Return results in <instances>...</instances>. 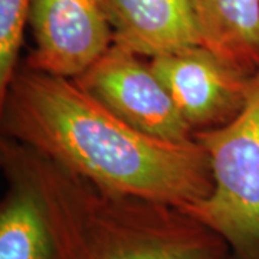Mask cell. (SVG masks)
<instances>
[{
  "instance_id": "4",
  "label": "cell",
  "mask_w": 259,
  "mask_h": 259,
  "mask_svg": "<svg viewBox=\"0 0 259 259\" xmlns=\"http://www.w3.org/2000/svg\"><path fill=\"white\" fill-rule=\"evenodd\" d=\"M83 91L121 120L154 139L194 141L164 83L144 56L114 42L83 74L74 79Z\"/></svg>"
},
{
  "instance_id": "1",
  "label": "cell",
  "mask_w": 259,
  "mask_h": 259,
  "mask_svg": "<svg viewBox=\"0 0 259 259\" xmlns=\"http://www.w3.org/2000/svg\"><path fill=\"white\" fill-rule=\"evenodd\" d=\"M2 136L118 193L180 209L213 192L210 158L196 140L170 143L141 133L74 79L20 62L0 95Z\"/></svg>"
},
{
  "instance_id": "7",
  "label": "cell",
  "mask_w": 259,
  "mask_h": 259,
  "mask_svg": "<svg viewBox=\"0 0 259 259\" xmlns=\"http://www.w3.org/2000/svg\"><path fill=\"white\" fill-rule=\"evenodd\" d=\"M114 42L144 58L199 45L189 0H101Z\"/></svg>"
},
{
  "instance_id": "8",
  "label": "cell",
  "mask_w": 259,
  "mask_h": 259,
  "mask_svg": "<svg viewBox=\"0 0 259 259\" xmlns=\"http://www.w3.org/2000/svg\"><path fill=\"white\" fill-rule=\"evenodd\" d=\"M199 45L245 76L259 71V0H189Z\"/></svg>"
},
{
  "instance_id": "6",
  "label": "cell",
  "mask_w": 259,
  "mask_h": 259,
  "mask_svg": "<svg viewBox=\"0 0 259 259\" xmlns=\"http://www.w3.org/2000/svg\"><path fill=\"white\" fill-rule=\"evenodd\" d=\"M147 59L194 133L226 125L246 104L252 76L236 72L202 45Z\"/></svg>"
},
{
  "instance_id": "5",
  "label": "cell",
  "mask_w": 259,
  "mask_h": 259,
  "mask_svg": "<svg viewBox=\"0 0 259 259\" xmlns=\"http://www.w3.org/2000/svg\"><path fill=\"white\" fill-rule=\"evenodd\" d=\"M28 28L35 47L23 64L75 79L114 44L101 0H30Z\"/></svg>"
},
{
  "instance_id": "3",
  "label": "cell",
  "mask_w": 259,
  "mask_h": 259,
  "mask_svg": "<svg viewBox=\"0 0 259 259\" xmlns=\"http://www.w3.org/2000/svg\"><path fill=\"white\" fill-rule=\"evenodd\" d=\"M194 140L210 158L213 192L183 210L222 236L226 259H259V71L239 115Z\"/></svg>"
},
{
  "instance_id": "2",
  "label": "cell",
  "mask_w": 259,
  "mask_h": 259,
  "mask_svg": "<svg viewBox=\"0 0 259 259\" xmlns=\"http://www.w3.org/2000/svg\"><path fill=\"white\" fill-rule=\"evenodd\" d=\"M5 175L26 182L45 207L64 259H226L221 235L171 204L118 193L2 137Z\"/></svg>"
},
{
  "instance_id": "10",
  "label": "cell",
  "mask_w": 259,
  "mask_h": 259,
  "mask_svg": "<svg viewBox=\"0 0 259 259\" xmlns=\"http://www.w3.org/2000/svg\"><path fill=\"white\" fill-rule=\"evenodd\" d=\"M30 0H0V95L18 69Z\"/></svg>"
},
{
  "instance_id": "9",
  "label": "cell",
  "mask_w": 259,
  "mask_h": 259,
  "mask_svg": "<svg viewBox=\"0 0 259 259\" xmlns=\"http://www.w3.org/2000/svg\"><path fill=\"white\" fill-rule=\"evenodd\" d=\"M5 177L9 187L0 206V259H64L35 190L19 177Z\"/></svg>"
}]
</instances>
